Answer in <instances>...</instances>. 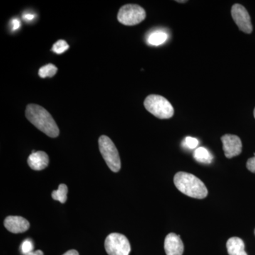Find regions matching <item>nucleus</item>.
<instances>
[{
  "instance_id": "423d86ee",
  "label": "nucleus",
  "mask_w": 255,
  "mask_h": 255,
  "mask_svg": "<svg viewBox=\"0 0 255 255\" xmlns=\"http://www.w3.org/2000/svg\"><path fill=\"white\" fill-rule=\"evenodd\" d=\"M106 251L109 255H129L130 243L125 236L119 233H112L106 238Z\"/></svg>"
},
{
  "instance_id": "a211bd4d",
  "label": "nucleus",
  "mask_w": 255,
  "mask_h": 255,
  "mask_svg": "<svg viewBox=\"0 0 255 255\" xmlns=\"http://www.w3.org/2000/svg\"><path fill=\"white\" fill-rule=\"evenodd\" d=\"M33 243L31 241L26 240L21 245V251H22L23 254L25 255L28 254V253L33 252Z\"/></svg>"
},
{
  "instance_id": "f3484780",
  "label": "nucleus",
  "mask_w": 255,
  "mask_h": 255,
  "mask_svg": "<svg viewBox=\"0 0 255 255\" xmlns=\"http://www.w3.org/2000/svg\"><path fill=\"white\" fill-rule=\"evenodd\" d=\"M69 48V45L66 41L63 40H59L53 45V51L56 54H62L64 52L66 51Z\"/></svg>"
},
{
  "instance_id": "5701e85b",
  "label": "nucleus",
  "mask_w": 255,
  "mask_h": 255,
  "mask_svg": "<svg viewBox=\"0 0 255 255\" xmlns=\"http://www.w3.org/2000/svg\"><path fill=\"white\" fill-rule=\"evenodd\" d=\"M63 255H79L78 252L75 251V250H71V251H69L65 253V254Z\"/></svg>"
},
{
  "instance_id": "393cba45",
  "label": "nucleus",
  "mask_w": 255,
  "mask_h": 255,
  "mask_svg": "<svg viewBox=\"0 0 255 255\" xmlns=\"http://www.w3.org/2000/svg\"><path fill=\"white\" fill-rule=\"evenodd\" d=\"M187 1H177V2H179V3H184V2H187Z\"/></svg>"
},
{
  "instance_id": "aec40b11",
  "label": "nucleus",
  "mask_w": 255,
  "mask_h": 255,
  "mask_svg": "<svg viewBox=\"0 0 255 255\" xmlns=\"http://www.w3.org/2000/svg\"><path fill=\"white\" fill-rule=\"evenodd\" d=\"M247 168L251 172L255 173V153L254 154V157H251L247 162Z\"/></svg>"
},
{
  "instance_id": "6ab92c4d",
  "label": "nucleus",
  "mask_w": 255,
  "mask_h": 255,
  "mask_svg": "<svg viewBox=\"0 0 255 255\" xmlns=\"http://www.w3.org/2000/svg\"><path fill=\"white\" fill-rule=\"evenodd\" d=\"M185 144L189 149H194L199 145V141L194 137H187L185 138Z\"/></svg>"
},
{
  "instance_id": "f257e3e1",
  "label": "nucleus",
  "mask_w": 255,
  "mask_h": 255,
  "mask_svg": "<svg viewBox=\"0 0 255 255\" xmlns=\"http://www.w3.org/2000/svg\"><path fill=\"white\" fill-rule=\"evenodd\" d=\"M26 117L33 126L50 137L59 135L58 125L48 111L41 106L28 105L26 107Z\"/></svg>"
},
{
  "instance_id": "4be33fe9",
  "label": "nucleus",
  "mask_w": 255,
  "mask_h": 255,
  "mask_svg": "<svg viewBox=\"0 0 255 255\" xmlns=\"http://www.w3.org/2000/svg\"><path fill=\"white\" fill-rule=\"evenodd\" d=\"M34 17V15L32 14H26L23 16V19L26 20V21H32Z\"/></svg>"
},
{
  "instance_id": "dca6fc26",
  "label": "nucleus",
  "mask_w": 255,
  "mask_h": 255,
  "mask_svg": "<svg viewBox=\"0 0 255 255\" xmlns=\"http://www.w3.org/2000/svg\"><path fill=\"white\" fill-rule=\"evenodd\" d=\"M58 71V68L53 64H48L40 68L38 75L41 78H52Z\"/></svg>"
},
{
  "instance_id": "9b49d317",
  "label": "nucleus",
  "mask_w": 255,
  "mask_h": 255,
  "mask_svg": "<svg viewBox=\"0 0 255 255\" xmlns=\"http://www.w3.org/2000/svg\"><path fill=\"white\" fill-rule=\"evenodd\" d=\"M49 164V157L43 151L33 150L28 158V164L33 170L41 171L46 169Z\"/></svg>"
},
{
  "instance_id": "ddd939ff",
  "label": "nucleus",
  "mask_w": 255,
  "mask_h": 255,
  "mask_svg": "<svg viewBox=\"0 0 255 255\" xmlns=\"http://www.w3.org/2000/svg\"><path fill=\"white\" fill-rule=\"evenodd\" d=\"M194 158L201 163L209 164L212 162L213 155L205 147H200L196 149L194 154Z\"/></svg>"
},
{
  "instance_id": "7ed1b4c3",
  "label": "nucleus",
  "mask_w": 255,
  "mask_h": 255,
  "mask_svg": "<svg viewBox=\"0 0 255 255\" xmlns=\"http://www.w3.org/2000/svg\"><path fill=\"white\" fill-rule=\"evenodd\" d=\"M144 107L152 115L160 119L172 118L174 114L170 102L160 95H151L146 97Z\"/></svg>"
},
{
  "instance_id": "1a4fd4ad",
  "label": "nucleus",
  "mask_w": 255,
  "mask_h": 255,
  "mask_svg": "<svg viewBox=\"0 0 255 255\" xmlns=\"http://www.w3.org/2000/svg\"><path fill=\"white\" fill-rule=\"evenodd\" d=\"M164 251L167 255H182L184 244L180 237L175 233H169L164 240Z\"/></svg>"
},
{
  "instance_id": "2eb2a0df",
  "label": "nucleus",
  "mask_w": 255,
  "mask_h": 255,
  "mask_svg": "<svg viewBox=\"0 0 255 255\" xmlns=\"http://www.w3.org/2000/svg\"><path fill=\"white\" fill-rule=\"evenodd\" d=\"M68 191V187L65 184H60L58 190H55L52 192V198L55 201H58L62 204H65L67 201Z\"/></svg>"
},
{
  "instance_id": "f03ea898",
  "label": "nucleus",
  "mask_w": 255,
  "mask_h": 255,
  "mask_svg": "<svg viewBox=\"0 0 255 255\" xmlns=\"http://www.w3.org/2000/svg\"><path fill=\"white\" fill-rule=\"evenodd\" d=\"M174 183L178 190L194 199H205L209 193L201 179L187 172H177L174 176Z\"/></svg>"
},
{
  "instance_id": "9d476101",
  "label": "nucleus",
  "mask_w": 255,
  "mask_h": 255,
  "mask_svg": "<svg viewBox=\"0 0 255 255\" xmlns=\"http://www.w3.org/2000/svg\"><path fill=\"white\" fill-rule=\"evenodd\" d=\"M4 227L12 233L26 232L30 228V223L27 220L21 216H8L4 220Z\"/></svg>"
},
{
  "instance_id": "39448f33",
  "label": "nucleus",
  "mask_w": 255,
  "mask_h": 255,
  "mask_svg": "<svg viewBox=\"0 0 255 255\" xmlns=\"http://www.w3.org/2000/svg\"><path fill=\"white\" fill-rule=\"evenodd\" d=\"M146 17L145 9L137 4L124 5L119 9L118 20L126 26H135L142 22Z\"/></svg>"
},
{
  "instance_id": "a878e982",
  "label": "nucleus",
  "mask_w": 255,
  "mask_h": 255,
  "mask_svg": "<svg viewBox=\"0 0 255 255\" xmlns=\"http://www.w3.org/2000/svg\"><path fill=\"white\" fill-rule=\"evenodd\" d=\"M254 117H255V110H254Z\"/></svg>"
},
{
  "instance_id": "6e6552de",
  "label": "nucleus",
  "mask_w": 255,
  "mask_h": 255,
  "mask_svg": "<svg viewBox=\"0 0 255 255\" xmlns=\"http://www.w3.org/2000/svg\"><path fill=\"white\" fill-rule=\"evenodd\" d=\"M221 141L225 155L227 158H233L241 153L243 144L241 138L237 135L226 134L221 137Z\"/></svg>"
},
{
  "instance_id": "0eeeda50",
  "label": "nucleus",
  "mask_w": 255,
  "mask_h": 255,
  "mask_svg": "<svg viewBox=\"0 0 255 255\" xmlns=\"http://www.w3.org/2000/svg\"><path fill=\"white\" fill-rule=\"evenodd\" d=\"M231 15L235 23L241 31L248 34L253 32L251 16L243 5L240 4L233 5L231 9Z\"/></svg>"
},
{
  "instance_id": "f8f14e48",
  "label": "nucleus",
  "mask_w": 255,
  "mask_h": 255,
  "mask_svg": "<svg viewBox=\"0 0 255 255\" xmlns=\"http://www.w3.org/2000/svg\"><path fill=\"white\" fill-rule=\"evenodd\" d=\"M229 255H248L245 251V244L243 240L238 237L230 238L226 244Z\"/></svg>"
},
{
  "instance_id": "b1692460",
  "label": "nucleus",
  "mask_w": 255,
  "mask_h": 255,
  "mask_svg": "<svg viewBox=\"0 0 255 255\" xmlns=\"http://www.w3.org/2000/svg\"><path fill=\"white\" fill-rule=\"evenodd\" d=\"M26 255H43V253L41 251H37L35 252H31Z\"/></svg>"
},
{
  "instance_id": "20e7f679",
  "label": "nucleus",
  "mask_w": 255,
  "mask_h": 255,
  "mask_svg": "<svg viewBox=\"0 0 255 255\" xmlns=\"http://www.w3.org/2000/svg\"><path fill=\"white\" fill-rule=\"evenodd\" d=\"M99 147L109 168L112 172H118L122 164L118 150L113 141L107 135H102L99 138Z\"/></svg>"
},
{
  "instance_id": "4468645a",
  "label": "nucleus",
  "mask_w": 255,
  "mask_h": 255,
  "mask_svg": "<svg viewBox=\"0 0 255 255\" xmlns=\"http://www.w3.org/2000/svg\"><path fill=\"white\" fill-rule=\"evenodd\" d=\"M167 34L162 31H154L149 35L147 38V43L152 46H159V45L163 44L164 42L167 41Z\"/></svg>"
},
{
  "instance_id": "412c9836",
  "label": "nucleus",
  "mask_w": 255,
  "mask_h": 255,
  "mask_svg": "<svg viewBox=\"0 0 255 255\" xmlns=\"http://www.w3.org/2000/svg\"><path fill=\"white\" fill-rule=\"evenodd\" d=\"M11 27H12L13 31H16V30L18 29L20 26H21V22H20L18 19L15 18V19H13L12 21H11Z\"/></svg>"
}]
</instances>
